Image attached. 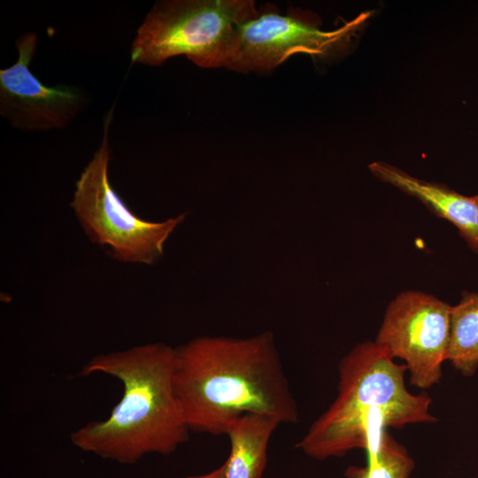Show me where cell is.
<instances>
[{"label": "cell", "instance_id": "6da1fadb", "mask_svg": "<svg viewBox=\"0 0 478 478\" xmlns=\"http://www.w3.org/2000/svg\"><path fill=\"white\" fill-rule=\"evenodd\" d=\"M173 387L190 431L226 435L247 413L295 424L299 413L274 335L202 336L175 348Z\"/></svg>", "mask_w": 478, "mask_h": 478}, {"label": "cell", "instance_id": "7a4b0ae2", "mask_svg": "<svg viewBox=\"0 0 478 478\" xmlns=\"http://www.w3.org/2000/svg\"><path fill=\"white\" fill-rule=\"evenodd\" d=\"M175 348L156 343L93 357L81 375L104 373L123 384L109 417L71 434L78 449L122 464L149 453L167 455L189 439L173 387Z\"/></svg>", "mask_w": 478, "mask_h": 478}, {"label": "cell", "instance_id": "3957f363", "mask_svg": "<svg viewBox=\"0 0 478 478\" xmlns=\"http://www.w3.org/2000/svg\"><path fill=\"white\" fill-rule=\"evenodd\" d=\"M406 371L374 341L355 345L339 362L335 399L297 447L320 460L362 448L371 462L385 428L436 421L429 395L406 389Z\"/></svg>", "mask_w": 478, "mask_h": 478}, {"label": "cell", "instance_id": "277c9868", "mask_svg": "<svg viewBox=\"0 0 478 478\" xmlns=\"http://www.w3.org/2000/svg\"><path fill=\"white\" fill-rule=\"evenodd\" d=\"M252 0H170L156 3L131 44V64L162 65L183 55L203 68H230L239 27L256 17Z\"/></svg>", "mask_w": 478, "mask_h": 478}, {"label": "cell", "instance_id": "5b68a950", "mask_svg": "<svg viewBox=\"0 0 478 478\" xmlns=\"http://www.w3.org/2000/svg\"><path fill=\"white\" fill-rule=\"evenodd\" d=\"M113 106L104 120L101 143L75 181L70 206L87 237L112 258L127 264L153 265L185 213L164 221L141 219L127 207L109 178L110 127Z\"/></svg>", "mask_w": 478, "mask_h": 478}, {"label": "cell", "instance_id": "8992f818", "mask_svg": "<svg viewBox=\"0 0 478 478\" xmlns=\"http://www.w3.org/2000/svg\"><path fill=\"white\" fill-rule=\"evenodd\" d=\"M368 16L363 12L335 29L322 30L308 12L293 9L281 14L274 5L265 4L256 17L239 27L229 69L266 71L296 54L321 58L332 56L345 48Z\"/></svg>", "mask_w": 478, "mask_h": 478}, {"label": "cell", "instance_id": "52a82bcc", "mask_svg": "<svg viewBox=\"0 0 478 478\" xmlns=\"http://www.w3.org/2000/svg\"><path fill=\"white\" fill-rule=\"evenodd\" d=\"M451 305L418 290L399 293L388 305L375 343L405 361L410 382L428 389L440 382L447 360Z\"/></svg>", "mask_w": 478, "mask_h": 478}, {"label": "cell", "instance_id": "ba28073f", "mask_svg": "<svg viewBox=\"0 0 478 478\" xmlns=\"http://www.w3.org/2000/svg\"><path fill=\"white\" fill-rule=\"evenodd\" d=\"M35 32L16 39L17 61L0 70V114L22 132H46L67 127L88 106L89 96L74 86L44 85L30 71L37 48Z\"/></svg>", "mask_w": 478, "mask_h": 478}, {"label": "cell", "instance_id": "9c48e42d", "mask_svg": "<svg viewBox=\"0 0 478 478\" xmlns=\"http://www.w3.org/2000/svg\"><path fill=\"white\" fill-rule=\"evenodd\" d=\"M371 173L415 197L436 216L453 224L472 251L478 254V197L462 195L448 186L414 177L383 161L368 166Z\"/></svg>", "mask_w": 478, "mask_h": 478}, {"label": "cell", "instance_id": "30bf717a", "mask_svg": "<svg viewBox=\"0 0 478 478\" xmlns=\"http://www.w3.org/2000/svg\"><path fill=\"white\" fill-rule=\"evenodd\" d=\"M281 425L273 417L247 413L235 419L226 436L230 441L226 478H261L272 435Z\"/></svg>", "mask_w": 478, "mask_h": 478}, {"label": "cell", "instance_id": "8fae6325", "mask_svg": "<svg viewBox=\"0 0 478 478\" xmlns=\"http://www.w3.org/2000/svg\"><path fill=\"white\" fill-rule=\"evenodd\" d=\"M447 360L464 375L478 366V291L465 292L451 307Z\"/></svg>", "mask_w": 478, "mask_h": 478}, {"label": "cell", "instance_id": "7c38bea8", "mask_svg": "<svg viewBox=\"0 0 478 478\" xmlns=\"http://www.w3.org/2000/svg\"><path fill=\"white\" fill-rule=\"evenodd\" d=\"M413 467L406 449L385 430L375 459L365 468H351L348 474L352 478H410Z\"/></svg>", "mask_w": 478, "mask_h": 478}, {"label": "cell", "instance_id": "4fadbf2b", "mask_svg": "<svg viewBox=\"0 0 478 478\" xmlns=\"http://www.w3.org/2000/svg\"><path fill=\"white\" fill-rule=\"evenodd\" d=\"M186 478H226L225 464H223L222 466H219L218 468L214 469L213 471L206 474H203L199 476H190V477H186Z\"/></svg>", "mask_w": 478, "mask_h": 478}, {"label": "cell", "instance_id": "5bb4252c", "mask_svg": "<svg viewBox=\"0 0 478 478\" xmlns=\"http://www.w3.org/2000/svg\"><path fill=\"white\" fill-rule=\"evenodd\" d=\"M476 196H477V197H478V194H477Z\"/></svg>", "mask_w": 478, "mask_h": 478}]
</instances>
